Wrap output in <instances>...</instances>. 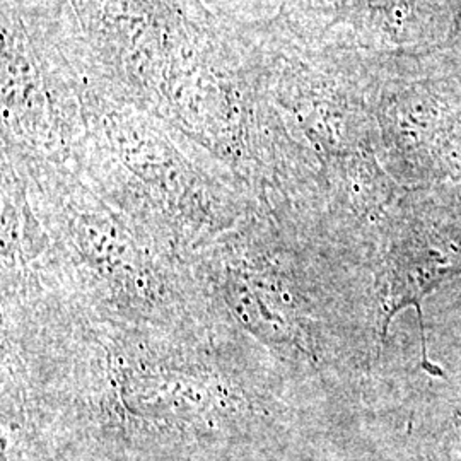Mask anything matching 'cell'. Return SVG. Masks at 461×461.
<instances>
[{
  "mask_svg": "<svg viewBox=\"0 0 461 461\" xmlns=\"http://www.w3.org/2000/svg\"><path fill=\"white\" fill-rule=\"evenodd\" d=\"M461 274L460 236H424L398 245L386 272L383 335L396 312L415 306L422 337V367L432 376H443L429 361L428 340L422 320V301L446 279Z\"/></svg>",
  "mask_w": 461,
  "mask_h": 461,
  "instance_id": "1",
  "label": "cell"
},
{
  "mask_svg": "<svg viewBox=\"0 0 461 461\" xmlns=\"http://www.w3.org/2000/svg\"><path fill=\"white\" fill-rule=\"evenodd\" d=\"M447 461H461V417L455 426L451 443L447 446Z\"/></svg>",
  "mask_w": 461,
  "mask_h": 461,
  "instance_id": "2",
  "label": "cell"
}]
</instances>
